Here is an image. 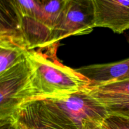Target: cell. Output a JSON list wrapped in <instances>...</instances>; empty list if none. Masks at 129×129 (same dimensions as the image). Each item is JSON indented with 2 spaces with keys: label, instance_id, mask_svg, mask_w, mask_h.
Returning a JSON list of instances; mask_svg holds the SVG:
<instances>
[{
  "label": "cell",
  "instance_id": "cell-1",
  "mask_svg": "<svg viewBox=\"0 0 129 129\" xmlns=\"http://www.w3.org/2000/svg\"><path fill=\"white\" fill-rule=\"evenodd\" d=\"M59 43L28 51L26 59L30 69L31 99L64 96L88 89V78L62 64L57 57Z\"/></svg>",
  "mask_w": 129,
  "mask_h": 129
},
{
  "label": "cell",
  "instance_id": "cell-2",
  "mask_svg": "<svg viewBox=\"0 0 129 129\" xmlns=\"http://www.w3.org/2000/svg\"><path fill=\"white\" fill-rule=\"evenodd\" d=\"M40 9L37 0H0V34L20 39L30 50L46 46L50 34L39 21Z\"/></svg>",
  "mask_w": 129,
  "mask_h": 129
},
{
  "label": "cell",
  "instance_id": "cell-3",
  "mask_svg": "<svg viewBox=\"0 0 129 129\" xmlns=\"http://www.w3.org/2000/svg\"><path fill=\"white\" fill-rule=\"evenodd\" d=\"M7 125L12 129H79L62 109L49 99L25 102Z\"/></svg>",
  "mask_w": 129,
  "mask_h": 129
},
{
  "label": "cell",
  "instance_id": "cell-4",
  "mask_svg": "<svg viewBox=\"0 0 129 129\" xmlns=\"http://www.w3.org/2000/svg\"><path fill=\"white\" fill-rule=\"evenodd\" d=\"M31 99L30 69L25 59L0 74L1 126L7 125L20 106Z\"/></svg>",
  "mask_w": 129,
  "mask_h": 129
},
{
  "label": "cell",
  "instance_id": "cell-5",
  "mask_svg": "<svg viewBox=\"0 0 129 129\" xmlns=\"http://www.w3.org/2000/svg\"><path fill=\"white\" fill-rule=\"evenodd\" d=\"M95 27L92 0H68L47 45L58 44L68 37L87 35Z\"/></svg>",
  "mask_w": 129,
  "mask_h": 129
},
{
  "label": "cell",
  "instance_id": "cell-6",
  "mask_svg": "<svg viewBox=\"0 0 129 129\" xmlns=\"http://www.w3.org/2000/svg\"><path fill=\"white\" fill-rule=\"evenodd\" d=\"M49 100L61 108L79 129L102 125L109 116L104 107L91 95L89 88Z\"/></svg>",
  "mask_w": 129,
  "mask_h": 129
},
{
  "label": "cell",
  "instance_id": "cell-7",
  "mask_svg": "<svg viewBox=\"0 0 129 129\" xmlns=\"http://www.w3.org/2000/svg\"><path fill=\"white\" fill-rule=\"evenodd\" d=\"M89 91L109 115L129 118V79L92 86Z\"/></svg>",
  "mask_w": 129,
  "mask_h": 129
},
{
  "label": "cell",
  "instance_id": "cell-8",
  "mask_svg": "<svg viewBox=\"0 0 129 129\" xmlns=\"http://www.w3.org/2000/svg\"><path fill=\"white\" fill-rule=\"evenodd\" d=\"M96 27L117 34L129 30V0H92Z\"/></svg>",
  "mask_w": 129,
  "mask_h": 129
},
{
  "label": "cell",
  "instance_id": "cell-9",
  "mask_svg": "<svg viewBox=\"0 0 129 129\" xmlns=\"http://www.w3.org/2000/svg\"><path fill=\"white\" fill-rule=\"evenodd\" d=\"M96 86L109 82L129 79V58L112 63L84 66L76 69Z\"/></svg>",
  "mask_w": 129,
  "mask_h": 129
},
{
  "label": "cell",
  "instance_id": "cell-10",
  "mask_svg": "<svg viewBox=\"0 0 129 129\" xmlns=\"http://www.w3.org/2000/svg\"><path fill=\"white\" fill-rule=\"evenodd\" d=\"M29 50L20 39L0 34V74L25 60Z\"/></svg>",
  "mask_w": 129,
  "mask_h": 129
},
{
  "label": "cell",
  "instance_id": "cell-11",
  "mask_svg": "<svg viewBox=\"0 0 129 129\" xmlns=\"http://www.w3.org/2000/svg\"><path fill=\"white\" fill-rule=\"evenodd\" d=\"M67 1L47 0L41 2L39 21L50 35L61 15Z\"/></svg>",
  "mask_w": 129,
  "mask_h": 129
},
{
  "label": "cell",
  "instance_id": "cell-12",
  "mask_svg": "<svg viewBox=\"0 0 129 129\" xmlns=\"http://www.w3.org/2000/svg\"><path fill=\"white\" fill-rule=\"evenodd\" d=\"M103 125L107 129H129V118L109 115Z\"/></svg>",
  "mask_w": 129,
  "mask_h": 129
},
{
  "label": "cell",
  "instance_id": "cell-13",
  "mask_svg": "<svg viewBox=\"0 0 129 129\" xmlns=\"http://www.w3.org/2000/svg\"><path fill=\"white\" fill-rule=\"evenodd\" d=\"M1 129H12L11 127H10L9 125H2L1 126Z\"/></svg>",
  "mask_w": 129,
  "mask_h": 129
},
{
  "label": "cell",
  "instance_id": "cell-14",
  "mask_svg": "<svg viewBox=\"0 0 129 129\" xmlns=\"http://www.w3.org/2000/svg\"><path fill=\"white\" fill-rule=\"evenodd\" d=\"M96 129H107V128L104 127V125H102L97 127Z\"/></svg>",
  "mask_w": 129,
  "mask_h": 129
},
{
  "label": "cell",
  "instance_id": "cell-15",
  "mask_svg": "<svg viewBox=\"0 0 129 129\" xmlns=\"http://www.w3.org/2000/svg\"><path fill=\"white\" fill-rule=\"evenodd\" d=\"M96 127H88V128H87L86 129H96Z\"/></svg>",
  "mask_w": 129,
  "mask_h": 129
},
{
  "label": "cell",
  "instance_id": "cell-16",
  "mask_svg": "<svg viewBox=\"0 0 129 129\" xmlns=\"http://www.w3.org/2000/svg\"><path fill=\"white\" fill-rule=\"evenodd\" d=\"M37 1H40V2H44V1H47V0H37Z\"/></svg>",
  "mask_w": 129,
  "mask_h": 129
},
{
  "label": "cell",
  "instance_id": "cell-17",
  "mask_svg": "<svg viewBox=\"0 0 129 129\" xmlns=\"http://www.w3.org/2000/svg\"><path fill=\"white\" fill-rule=\"evenodd\" d=\"M128 42H129V37H128Z\"/></svg>",
  "mask_w": 129,
  "mask_h": 129
}]
</instances>
